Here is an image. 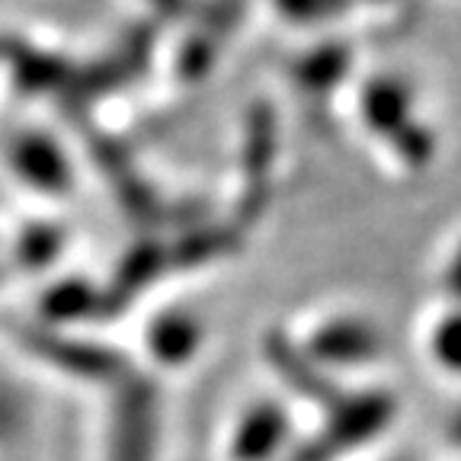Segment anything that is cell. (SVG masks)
Listing matches in <instances>:
<instances>
[{"label":"cell","instance_id":"cell-1","mask_svg":"<svg viewBox=\"0 0 461 461\" xmlns=\"http://www.w3.org/2000/svg\"><path fill=\"white\" fill-rule=\"evenodd\" d=\"M356 115L401 170L420 173L439 158V131L420 113V86L407 74H372L359 86Z\"/></svg>","mask_w":461,"mask_h":461},{"label":"cell","instance_id":"cell-2","mask_svg":"<svg viewBox=\"0 0 461 461\" xmlns=\"http://www.w3.org/2000/svg\"><path fill=\"white\" fill-rule=\"evenodd\" d=\"M397 397L384 388H366L356 394H337L327 403L324 423L298 442L282 461H339L343 455L372 446L397 420Z\"/></svg>","mask_w":461,"mask_h":461},{"label":"cell","instance_id":"cell-3","mask_svg":"<svg viewBox=\"0 0 461 461\" xmlns=\"http://www.w3.org/2000/svg\"><path fill=\"white\" fill-rule=\"evenodd\" d=\"M113 388L106 461H154L160 429L158 388L141 375L129 372Z\"/></svg>","mask_w":461,"mask_h":461},{"label":"cell","instance_id":"cell-4","mask_svg":"<svg viewBox=\"0 0 461 461\" xmlns=\"http://www.w3.org/2000/svg\"><path fill=\"white\" fill-rule=\"evenodd\" d=\"M311 362L321 372H343V368H366L375 366L388 349L382 327L368 321L366 314L353 311H333V314L317 317L311 330L298 339Z\"/></svg>","mask_w":461,"mask_h":461},{"label":"cell","instance_id":"cell-5","mask_svg":"<svg viewBox=\"0 0 461 461\" xmlns=\"http://www.w3.org/2000/svg\"><path fill=\"white\" fill-rule=\"evenodd\" d=\"M10 170L14 176L39 195H65L74 186V167L71 158L55 138L42 131H23L10 144Z\"/></svg>","mask_w":461,"mask_h":461},{"label":"cell","instance_id":"cell-6","mask_svg":"<svg viewBox=\"0 0 461 461\" xmlns=\"http://www.w3.org/2000/svg\"><path fill=\"white\" fill-rule=\"evenodd\" d=\"M288 432H292V420L279 401L267 397L250 403L230 429V461H273L279 452H285Z\"/></svg>","mask_w":461,"mask_h":461},{"label":"cell","instance_id":"cell-7","mask_svg":"<svg viewBox=\"0 0 461 461\" xmlns=\"http://www.w3.org/2000/svg\"><path fill=\"white\" fill-rule=\"evenodd\" d=\"M202 339H205L202 321L193 311H160L144 330V346H148L151 359L167 368H180L193 362Z\"/></svg>","mask_w":461,"mask_h":461},{"label":"cell","instance_id":"cell-8","mask_svg":"<svg viewBox=\"0 0 461 461\" xmlns=\"http://www.w3.org/2000/svg\"><path fill=\"white\" fill-rule=\"evenodd\" d=\"M267 362H269V368L279 375L282 382L295 391L298 397H304V401L324 403L327 407V403L339 394V391L333 388L330 375L321 372V368L304 356V349L298 346V339L269 337L267 339Z\"/></svg>","mask_w":461,"mask_h":461},{"label":"cell","instance_id":"cell-9","mask_svg":"<svg viewBox=\"0 0 461 461\" xmlns=\"http://www.w3.org/2000/svg\"><path fill=\"white\" fill-rule=\"evenodd\" d=\"M426 359L439 372L461 378V308L458 304H439L426 321L423 330Z\"/></svg>","mask_w":461,"mask_h":461},{"label":"cell","instance_id":"cell-10","mask_svg":"<svg viewBox=\"0 0 461 461\" xmlns=\"http://www.w3.org/2000/svg\"><path fill=\"white\" fill-rule=\"evenodd\" d=\"M61 244H65L61 228H55V224H36V228H29L26 238L14 247V257L10 259H14V263H26V267H32V269H42L55 259Z\"/></svg>","mask_w":461,"mask_h":461},{"label":"cell","instance_id":"cell-11","mask_svg":"<svg viewBox=\"0 0 461 461\" xmlns=\"http://www.w3.org/2000/svg\"><path fill=\"white\" fill-rule=\"evenodd\" d=\"M94 308L90 288L84 285H55L45 295V314L51 321H74V317H86Z\"/></svg>","mask_w":461,"mask_h":461},{"label":"cell","instance_id":"cell-12","mask_svg":"<svg viewBox=\"0 0 461 461\" xmlns=\"http://www.w3.org/2000/svg\"><path fill=\"white\" fill-rule=\"evenodd\" d=\"M436 282H439L442 304H458L461 308V228L448 238L446 250L436 267Z\"/></svg>","mask_w":461,"mask_h":461},{"label":"cell","instance_id":"cell-13","mask_svg":"<svg viewBox=\"0 0 461 461\" xmlns=\"http://www.w3.org/2000/svg\"><path fill=\"white\" fill-rule=\"evenodd\" d=\"M23 429H26V413H23V403L16 401L10 391L0 388V446L14 442Z\"/></svg>","mask_w":461,"mask_h":461},{"label":"cell","instance_id":"cell-14","mask_svg":"<svg viewBox=\"0 0 461 461\" xmlns=\"http://www.w3.org/2000/svg\"><path fill=\"white\" fill-rule=\"evenodd\" d=\"M446 442L461 452V403L452 411V417L446 420Z\"/></svg>","mask_w":461,"mask_h":461},{"label":"cell","instance_id":"cell-15","mask_svg":"<svg viewBox=\"0 0 461 461\" xmlns=\"http://www.w3.org/2000/svg\"><path fill=\"white\" fill-rule=\"evenodd\" d=\"M0 273H4V247H0Z\"/></svg>","mask_w":461,"mask_h":461}]
</instances>
